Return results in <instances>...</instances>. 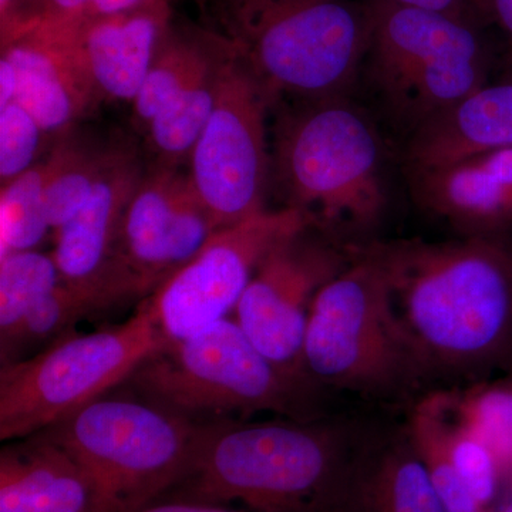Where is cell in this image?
<instances>
[{
  "mask_svg": "<svg viewBox=\"0 0 512 512\" xmlns=\"http://www.w3.org/2000/svg\"><path fill=\"white\" fill-rule=\"evenodd\" d=\"M375 247L427 383L512 369V237Z\"/></svg>",
  "mask_w": 512,
  "mask_h": 512,
  "instance_id": "obj_1",
  "label": "cell"
},
{
  "mask_svg": "<svg viewBox=\"0 0 512 512\" xmlns=\"http://www.w3.org/2000/svg\"><path fill=\"white\" fill-rule=\"evenodd\" d=\"M323 419L202 423L175 500L241 501L255 512H335L359 444Z\"/></svg>",
  "mask_w": 512,
  "mask_h": 512,
  "instance_id": "obj_2",
  "label": "cell"
},
{
  "mask_svg": "<svg viewBox=\"0 0 512 512\" xmlns=\"http://www.w3.org/2000/svg\"><path fill=\"white\" fill-rule=\"evenodd\" d=\"M211 29L279 94L343 96L357 82L370 37L366 5L352 0H214Z\"/></svg>",
  "mask_w": 512,
  "mask_h": 512,
  "instance_id": "obj_3",
  "label": "cell"
},
{
  "mask_svg": "<svg viewBox=\"0 0 512 512\" xmlns=\"http://www.w3.org/2000/svg\"><path fill=\"white\" fill-rule=\"evenodd\" d=\"M384 158L376 124L346 94L306 100L276 126L274 165L286 207L330 234H365L382 221Z\"/></svg>",
  "mask_w": 512,
  "mask_h": 512,
  "instance_id": "obj_4",
  "label": "cell"
},
{
  "mask_svg": "<svg viewBox=\"0 0 512 512\" xmlns=\"http://www.w3.org/2000/svg\"><path fill=\"white\" fill-rule=\"evenodd\" d=\"M302 362L320 390L372 399H404L427 383L375 242L356 245L350 264L315 296Z\"/></svg>",
  "mask_w": 512,
  "mask_h": 512,
  "instance_id": "obj_5",
  "label": "cell"
},
{
  "mask_svg": "<svg viewBox=\"0 0 512 512\" xmlns=\"http://www.w3.org/2000/svg\"><path fill=\"white\" fill-rule=\"evenodd\" d=\"M126 383L141 399L198 424L264 412L299 421L323 417L320 389L279 369L227 318L165 342Z\"/></svg>",
  "mask_w": 512,
  "mask_h": 512,
  "instance_id": "obj_6",
  "label": "cell"
},
{
  "mask_svg": "<svg viewBox=\"0 0 512 512\" xmlns=\"http://www.w3.org/2000/svg\"><path fill=\"white\" fill-rule=\"evenodd\" d=\"M369 47L362 73L397 127L412 134L484 87L490 56L461 16L369 0Z\"/></svg>",
  "mask_w": 512,
  "mask_h": 512,
  "instance_id": "obj_7",
  "label": "cell"
},
{
  "mask_svg": "<svg viewBox=\"0 0 512 512\" xmlns=\"http://www.w3.org/2000/svg\"><path fill=\"white\" fill-rule=\"evenodd\" d=\"M198 427L141 397L103 396L42 433L86 471L100 512H137L183 478Z\"/></svg>",
  "mask_w": 512,
  "mask_h": 512,
  "instance_id": "obj_8",
  "label": "cell"
},
{
  "mask_svg": "<svg viewBox=\"0 0 512 512\" xmlns=\"http://www.w3.org/2000/svg\"><path fill=\"white\" fill-rule=\"evenodd\" d=\"M148 298L121 325L69 333L22 362L0 370V439L42 433L126 383L165 345Z\"/></svg>",
  "mask_w": 512,
  "mask_h": 512,
  "instance_id": "obj_9",
  "label": "cell"
},
{
  "mask_svg": "<svg viewBox=\"0 0 512 512\" xmlns=\"http://www.w3.org/2000/svg\"><path fill=\"white\" fill-rule=\"evenodd\" d=\"M215 35V33H214ZM217 99L190 156V178L218 228L265 210L271 93L224 40Z\"/></svg>",
  "mask_w": 512,
  "mask_h": 512,
  "instance_id": "obj_10",
  "label": "cell"
},
{
  "mask_svg": "<svg viewBox=\"0 0 512 512\" xmlns=\"http://www.w3.org/2000/svg\"><path fill=\"white\" fill-rule=\"evenodd\" d=\"M309 227L315 224L308 214L285 207L265 208L215 231L191 261L147 296L165 340L188 338L227 318L272 249Z\"/></svg>",
  "mask_w": 512,
  "mask_h": 512,
  "instance_id": "obj_11",
  "label": "cell"
},
{
  "mask_svg": "<svg viewBox=\"0 0 512 512\" xmlns=\"http://www.w3.org/2000/svg\"><path fill=\"white\" fill-rule=\"evenodd\" d=\"M312 228L272 249L235 308V320L255 348L306 382L311 380L303 370V343L313 301L350 264L356 247L312 237Z\"/></svg>",
  "mask_w": 512,
  "mask_h": 512,
  "instance_id": "obj_12",
  "label": "cell"
},
{
  "mask_svg": "<svg viewBox=\"0 0 512 512\" xmlns=\"http://www.w3.org/2000/svg\"><path fill=\"white\" fill-rule=\"evenodd\" d=\"M218 229L190 174L158 164L146 171L128 205L117 249V272L131 298L153 293Z\"/></svg>",
  "mask_w": 512,
  "mask_h": 512,
  "instance_id": "obj_13",
  "label": "cell"
},
{
  "mask_svg": "<svg viewBox=\"0 0 512 512\" xmlns=\"http://www.w3.org/2000/svg\"><path fill=\"white\" fill-rule=\"evenodd\" d=\"M144 174L133 144H110L89 198L55 232L53 258L63 281L92 296L103 311L131 298L117 272V249L128 205Z\"/></svg>",
  "mask_w": 512,
  "mask_h": 512,
  "instance_id": "obj_14",
  "label": "cell"
},
{
  "mask_svg": "<svg viewBox=\"0 0 512 512\" xmlns=\"http://www.w3.org/2000/svg\"><path fill=\"white\" fill-rule=\"evenodd\" d=\"M30 28L42 30L66 49L97 100L133 104L171 28V10L168 0H150L104 18Z\"/></svg>",
  "mask_w": 512,
  "mask_h": 512,
  "instance_id": "obj_15",
  "label": "cell"
},
{
  "mask_svg": "<svg viewBox=\"0 0 512 512\" xmlns=\"http://www.w3.org/2000/svg\"><path fill=\"white\" fill-rule=\"evenodd\" d=\"M407 177L417 204L461 237H511L512 148Z\"/></svg>",
  "mask_w": 512,
  "mask_h": 512,
  "instance_id": "obj_16",
  "label": "cell"
},
{
  "mask_svg": "<svg viewBox=\"0 0 512 512\" xmlns=\"http://www.w3.org/2000/svg\"><path fill=\"white\" fill-rule=\"evenodd\" d=\"M512 148V80L485 84L407 137V175Z\"/></svg>",
  "mask_w": 512,
  "mask_h": 512,
  "instance_id": "obj_17",
  "label": "cell"
},
{
  "mask_svg": "<svg viewBox=\"0 0 512 512\" xmlns=\"http://www.w3.org/2000/svg\"><path fill=\"white\" fill-rule=\"evenodd\" d=\"M2 59L16 74V103L46 134L62 136L99 103L72 56L42 30L26 29L3 43Z\"/></svg>",
  "mask_w": 512,
  "mask_h": 512,
  "instance_id": "obj_18",
  "label": "cell"
},
{
  "mask_svg": "<svg viewBox=\"0 0 512 512\" xmlns=\"http://www.w3.org/2000/svg\"><path fill=\"white\" fill-rule=\"evenodd\" d=\"M0 512H100L86 471L43 433L3 447Z\"/></svg>",
  "mask_w": 512,
  "mask_h": 512,
  "instance_id": "obj_19",
  "label": "cell"
},
{
  "mask_svg": "<svg viewBox=\"0 0 512 512\" xmlns=\"http://www.w3.org/2000/svg\"><path fill=\"white\" fill-rule=\"evenodd\" d=\"M335 512H446L406 429L359 443Z\"/></svg>",
  "mask_w": 512,
  "mask_h": 512,
  "instance_id": "obj_20",
  "label": "cell"
},
{
  "mask_svg": "<svg viewBox=\"0 0 512 512\" xmlns=\"http://www.w3.org/2000/svg\"><path fill=\"white\" fill-rule=\"evenodd\" d=\"M221 55L222 42L211 30L183 32L170 28L133 101L138 126L146 130L158 111L210 73L220 62Z\"/></svg>",
  "mask_w": 512,
  "mask_h": 512,
  "instance_id": "obj_21",
  "label": "cell"
},
{
  "mask_svg": "<svg viewBox=\"0 0 512 512\" xmlns=\"http://www.w3.org/2000/svg\"><path fill=\"white\" fill-rule=\"evenodd\" d=\"M109 146L101 147L72 133L56 141L46 158V205L50 228H62L89 198L106 164Z\"/></svg>",
  "mask_w": 512,
  "mask_h": 512,
  "instance_id": "obj_22",
  "label": "cell"
},
{
  "mask_svg": "<svg viewBox=\"0 0 512 512\" xmlns=\"http://www.w3.org/2000/svg\"><path fill=\"white\" fill-rule=\"evenodd\" d=\"M220 62L210 73L168 101L144 130L147 146L157 157L158 165L178 167L185 158L190 160L214 110Z\"/></svg>",
  "mask_w": 512,
  "mask_h": 512,
  "instance_id": "obj_23",
  "label": "cell"
},
{
  "mask_svg": "<svg viewBox=\"0 0 512 512\" xmlns=\"http://www.w3.org/2000/svg\"><path fill=\"white\" fill-rule=\"evenodd\" d=\"M100 311L103 309L92 296L64 281L60 282L35 308L30 309L18 328L0 339L2 365L28 359L29 353L40 345H52L57 339L72 333L79 320Z\"/></svg>",
  "mask_w": 512,
  "mask_h": 512,
  "instance_id": "obj_24",
  "label": "cell"
},
{
  "mask_svg": "<svg viewBox=\"0 0 512 512\" xmlns=\"http://www.w3.org/2000/svg\"><path fill=\"white\" fill-rule=\"evenodd\" d=\"M451 396L458 416L493 454L505 490L512 484V375L477 380L467 389L451 390Z\"/></svg>",
  "mask_w": 512,
  "mask_h": 512,
  "instance_id": "obj_25",
  "label": "cell"
},
{
  "mask_svg": "<svg viewBox=\"0 0 512 512\" xmlns=\"http://www.w3.org/2000/svg\"><path fill=\"white\" fill-rule=\"evenodd\" d=\"M45 160L33 165L0 192V259L35 251L49 231Z\"/></svg>",
  "mask_w": 512,
  "mask_h": 512,
  "instance_id": "obj_26",
  "label": "cell"
},
{
  "mask_svg": "<svg viewBox=\"0 0 512 512\" xmlns=\"http://www.w3.org/2000/svg\"><path fill=\"white\" fill-rule=\"evenodd\" d=\"M62 281L53 254L35 249L0 259V339Z\"/></svg>",
  "mask_w": 512,
  "mask_h": 512,
  "instance_id": "obj_27",
  "label": "cell"
},
{
  "mask_svg": "<svg viewBox=\"0 0 512 512\" xmlns=\"http://www.w3.org/2000/svg\"><path fill=\"white\" fill-rule=\"evenodd\" d=\"M406 431L429 471L431 483L446 512H495L478 500L457 473L426 397H420L414 404Z\"/></svg>",
  "mask_w": 512,
  "mask_h": 512,
  "instance_id": "obj_28",
  "label": "cell"
},
{
  "mask_svg": "<svg viewBox=\"0 0 512 512\" xmlns=\"http://www.w3.org/2000/svg\"><path fill=\"white\" fill-rule=\"evenodd\" d=\"M47 134L30 113L13 101L0 109V181L15 180L39 163L37 156Z\"/></svg>",
  "mask_w": 512,
  "mask_h": 512,
  "instance_id": "obj_29",
  "label": "cell"
},
{
  "mask_svg": "<svg viewBox=\"0 0 512 512\" xmlns=\"http://www.w3.org/2000/svg\"><path fill=\"white\" fill-rule=\"evenodd\" d=\"M150 0H25L15 28L5 39L6 43L22 30L37 23L83 22L127 12Z\"/></svg>",
  "mask_w": 512,
  "mask_h": 512,
  "instance_id": "obj_30",
  "label": "cell"
},
{
  "mask_svg": "<svg viewBox=\"0 0 512 512\" xmlns=\"http://www.w3.org/2000/svg\"><path fill=\"white\" fill-rule=\"evenodd\" d=\"M137 512H255L231 510V508L222 507L221 504L201 503V501L173 500L154 501L146 505Z\"/></svg>",
  "mask_w": 512,
  "mask_h": 512,
  "instance_id": "obj_31",
  "label": "cell"
},
{
  "mask_svg": "<svg viewBox=\"0 0 512 512\" xmlns=\"http://www.w3.org/2000/svg\"><path fill=\"white\" fill-rule=\"evenodd\" d=\"M400 5L410 6V8H419L424 10H433V12L447 13V15L461 16V10L470 3L483 6V0H393Z\"/></svg>",
  "mask_w": 512,
  "mask_h": 512,
  "instance_id": "obj_32",
  "label": "cell"
},
{
  "mask_svg": "<svg viewBox=\"0 0 512 512\" xmlns=\"http://www.w3.org/2000/svg\"><path fill=\"white\" fill-rule=\"evenodd\" d=\"M490 18L503 30L511 43L512 52V0H483L481 6Z\"/></svg>",
  "mask_w": 512,
  "mask_h": 512,
  "instance_id": "obj_33",
  "label": "cell"
},
{
  "mask_svg": "<svg viewBox=\"0 0 512 512\" xmlns=\"http://www.w3.org/2000/svg\"><path fill=\"white\" fill-rule=\"evenodd\" d=\"M25 0H0V40L15 28Z\"/></svg>",
  "mask_w": 512,
  "mask_h": 512,
  "instance_id": "obj_34",
  "label": "cell"
},
{
  "mask_svg": "<svg viewBox=\"0 0 512 512\" xmlns=\"http://www.w3.org/2000/svg\"><path fill=\"white\" fill-rule=\"evenodd\" d=\"M495 512H512V484L508 485Z\"/></svg>",
  "mask_w": 512,
  "mask_h": 512,
  "instance_id": "obj_35",
  "label": "cell"
},
{
  "mask_svg": "<svg viewBox=\"0 0 512 512\" xmlns=\"http://www.w3.org/2000/svg\"><path fill=\"white\" fill-rule=\"evenodd\" d=\"M505 80H512V52H511L510 63H508V79H505Z\"/></svg>",
  "mask_w": 512,
  "mask_h": 512,
  "instance_id": "obj_36",
  "label": "cell"
}]
</instances>
